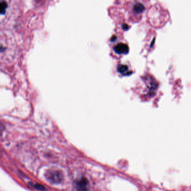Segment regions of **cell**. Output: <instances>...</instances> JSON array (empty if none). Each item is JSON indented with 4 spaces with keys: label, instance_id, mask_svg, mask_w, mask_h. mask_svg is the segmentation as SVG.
I'll list each match as a JSON object with an SVG mask.
<instances>
[{
    "label": "cell",
    "instance_id": "6da1fadb",
    "mask_svg": "<svg viewBox=\"0 0 191 191\" xmlns=\"http://www.w3.org/2000/svg\"><path fill=\"white\" fill-rule=\"evenodd\" d=\"M148 20L152 26L156 28H162L169 19L168 11L159 3L154 4L148 12Z\"/></svg>",
    "mask_w": 191,
    "mask_h": 191
},
{
    "label": "cell",
    "instance_id": "ba28073f",
    "mask_svg": "<svg viewBox=\"0 0 191 191\" xmlns=\"http://www.w3.org/2000/svg\"><path fill=\"white\" fill-rule=\"evenodd\" d=\"M7 7V4L5 1L2 2L0 4V12L1 14H4L5 13L6 9Z\"/></svg>",
    "mask_w": 191,
    "mask_h": 191
},
{
    "label": "cell",
    "instance_id": "52a82bcc",
    "mask_svg": "<svg viewBox=\"0 0 191 191\" xmlns=\"http://www.w3.org/2000/svg\"><path fill=\"white\" fill-rule=\"evenodd\" d=\"M87 184H88V182H87V180L85 179V178H83L82 179L80 180L79 182H78L77 183V187L79 188L80 190H85L87 189Z\"/></svg>",
    "mask_w": 191,
    "mask_h": 191
},
{
    "label": "cell",
    "instance_id": "7a4b0ae2",
    "mask_svg": "<svg viewBox=\"0 0 191 191\" xmlns=\"http://www.w3.org/2000/svg\"><path fill=\"white\" fill-rule=\"evenodd\" d=\"M139 83V95L142 99L147 101L155 95L158 84L152 76H145L141 78Z\"/></svg>",
    "mask_w": 191,
    "mask_h": 191
},
{
    "label": "cell",
    "instance_id": "277c9868",
    "mask_svg": "<svg viewBox=\"0 0 191 191\" xmlns=\"http://www.w3.org/2000/svg\"><path fill=\"white\" fill-rule=\"evenodd\" d=\"M48 180L53 183H58L62 179V174L57 170L49 171L46 175Z\"/></svg>",
    "mask_w": 191,
    "mask_h": 191
},
{
    "label": "cell",
    "instance_id": "8992f818",
    "mask_svg": "<svg viewBox=\"0 0 191 191\" xmlns=\"http://www.w3.org/2000/svg\"><path fill=\"white\" fill-rule=\"evenodd\" d=\"M118 71L123 75H128L131 73V71H129L128 67L125 65H120L117 68Z\"/></svg>",
    "mask_w": 191,
    "mask_h": 191
},
{
    "label": "cell",
    "instance_id": "9c48e42d",
    "mask_svg": "<svg viewBox=\"0 0 191 191\" xmlns=\"http://www.w3.org/2000/svg\"><path fill=\"white\" fill-rule=\"evenodd\" d=\"M128 26H127V24H124V25L123 26V28L124 29V30L128 29Z\"/></svg>",
    "mask_w": 191,
    "mask_h": 191
},
{
    "label": "cell",
    "instance_id": "3957f363",
    "mask_svg": "<svg viewBox=\"0 0 191 191\" xmlns=\"http://www.w3.org/2000/svg\"><path fill=\"white\" fill-rule=\"evenodd\" d=\"M145 10V5L141 1H135L132 6V11L134 16L140 20Z\"/></svg>",
    "mask_w": 191,
    "mask_h": 191
},
{
    "label": "cell",
    "instance_id": "30bf717a",
    "mask_svg": "<svg viewBox=\"0 0 191 191\" xmlns=\"http://www.w3.org/2000/svg\"><path fill=\"white\" fill-rule=\"evenodd\" d=\"M116 39H117V37L115 36H112V38H111V41H114Z\"/></svg>",
    "mask_w": 191,
    "mask_h": 191
},
{
    "label": "cell",
    "instance_id": "5b68a950",
    "mask_svg": "<svg viewBox=\"0 0 191 191\" xmlns=\"http://www.w3.org/2000/svg\"><path fill=\"white\" fill-rule=\"evenodd\" d=\"M114 51L118 54H126L129 52V47L126 44L119 43L114 47Z\"/></svg>",
    "mask_w": 191,
    "mask_h": 191
}]
</instances>
